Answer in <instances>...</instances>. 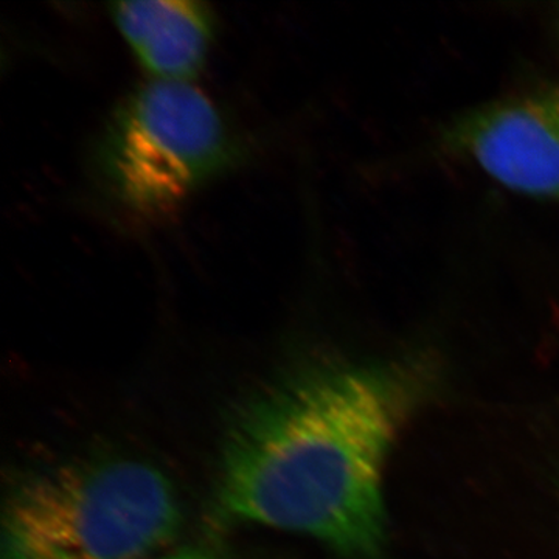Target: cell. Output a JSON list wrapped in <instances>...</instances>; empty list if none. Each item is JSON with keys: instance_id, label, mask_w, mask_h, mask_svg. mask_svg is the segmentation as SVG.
Masks as SVG:
<instances>
[{"instance_id": "cell-1", "label": "cell", "mask_w": 559, "mask_h": 559, "mask_svg": "<svg viewBox=\"0 0 559 559\" xmlns=\"http://www.w3.org/2000/svg\"><path fill=\"white\" fill-rule=\"evenodd\" d=\"M439 380L421 353L286 367L231 414L210 520L308 536L344 559H384L389 457Z\"/></svg>"}, {"instance_id": "cell-2", "label": "cell", "mask_w": 559, "mask_h": 559, "mask_svg": "<svg viewBox=\"0 0 559 559\" xmlns=\"http://www.w3.org/2000/svg\"><path fill=\"white\" fill-rule=\"evenodd\" d=\"M182 524L170 479L131 457L69 460L7 491L0 559H143Z\"/></svg>"}, {"instance_id": "cell-3", "label": "cell", "mask_w": 559, "mask_h": 559, "mask_svg": "<svg viewBox=\"0 0 559 559\" xmlns=\"http://www.w3.org/2000/svg\"><path fill=\"white\" fill-rule=\"evenodd\" d=\"M240 156L237 135L204 92L187 81L154 80L110 114L95 167L117 204L156 216L224 175Z\"/></svg>"}, {"instance_id": "cell-4", "label": "cell", "mask_w": 559, "mask_h": 559, "mask_svg": "<svg viewBox=\"0 0 559 559\" xmlns=\"http://www.w3.org/2000/svg\"><path fill=\"white\" fill-rule=\"evenodd\" d=\"M443 139L500 186L559 202V83L462 114Z\"/></svg>"}, {"instance_id": "cell-5", "label": "cell", "mask_w": 559, "mask_h": 559, "mask_svg": "<svg viewBox=\"0 0 559 559\" xmlns=\"http://www.w3.org/2000/svg\"><path fill=\"white\" fill-rule=\"evenodd\" d=\"M110 14L135 58L162 81L193 79L207 60L215 22L204 3L143 0L110 5Z\"/></svg>"}, {"instance_id": "cell-6", "label": "cell", "mask_w": 559, "mask_h": 559, "mask_svg": "<svg viewBox=\"0 0 559 559\" xmlns=\"http://www.w3.org/2000/svg\"><path fill=\"white\" fill-rule=\"evenodd\" d=\"M162 559H242L238 555L231 554L218 547H194V549L180 550L170 557Z\"/></svg>"}, {"instance_id": "cell-7", "label": "cell", "mask_w": 559, "mask_h": 559, "mask_svg": "<svg viewBox=\"0 0 559 559\" xmlns=\"http://www.w3.org/2000/svg\"><path fill=\"white\" fill-rule=\"evenodd\" d=\"M558 25H559V13H558Z\"/></svg>"}]
</instances>
